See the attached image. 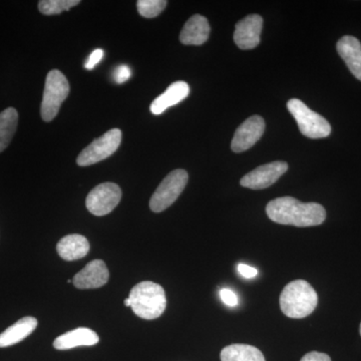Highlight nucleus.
I'll return each instance as SVG.
<instances>
[{"mask_svg": "<svg viewBox=\"0 0 361 361\" xmlns=\"http://www.w3.org/2000/svg\"><path fill=\"white\" fill-rule=\"evenodd\" d=\"M266 213L273 222L296 227L322 225L326 219V211L317 203H302L293 197H281L270 201Z\"/></svg>", "mask_w": 361, "mask_h": 361, "instance_id": "nucleus-1", "label": "nucleus"}, {"mask_svg": "<svg viewBox=\"0 0 361 361\" xmlns=\"http://www.w3.org/2000/svg\"><path fill=\"white\" fill-rule=\"evenodd\" d=\"M280 308L285 315L293 319L307 317L315 310L317 293L305 280H294L284 287L280 294Z\"/></svg>", "mask_w": 361, "mask_h": 361, "instance_id": "nucleus-2", "label": "nucleus"}, {"mask_svg": "<svg viewBox=\"0 0 361 361\" xmlns=\"http://www.w3.org/2000/svg\"><path fill=\"white\" fill-rule=\"evenodd\" d=\"M130 308L142 319L152 320L160 317L167 306V297L161 285L144 281L133 287L129 295Z\"/></svg>", "mask_w": 361, "mask_h": 361, "instance_id": "nucleus-3", "label": "nucleus"}, {"mask_svg": "<svg viewBox=\"0 0 361 361\" xmlns=\"http://www.w3.org/2000/svg\"><path fill=\"white\" fill-rule=\"evenodd\" d=\"M70 94V84L61 71L52 70L47 73L42 97L40 115L44 122H51L58 116L61 104Z\"/></svg>", "mask_w": 361, "mask_h": 361, "instance_id": "nucleus-4", "label": "nucleus"}, {"mask_svg": "<svg viewBox=\"0 0 361 361\" xmlns=\"http://www.w3.org/2000/svg\"><path fill=\"white\" fill-rule=\"evenodd\" d=\"M287 109L295 118L301 134L310 139H323L331 133V126L326 118L308 108L300 99H292Z\"/></svg>", "mask_w": 361, "mask_h": 361, "instance_id": "nucleus-5", "label": "nucleus"}, {"mask_svg": "<svg viewBox=\"0 0 361 361\" xmlns=\"http://www.w3.org/2000/svg\"><path fill=\"white\" fill-rule=\"evenodd\" d=\"M189 176L185 170L178 169L167 176L159 187L149 201V208L153 212L161 213L172 206L177 201L186 187Z\"/></svg>", "mask_w": 361, "mask_h": 361, "instance_id": "nucleus-6", "label": "nucleus"}, {"mask_svg": "<svg viewBox=\"0 0 361 361\" xmlns=\"http://www.w3.org/2000/svg\"><path fill=\"white\" fill-rule=\"evenodd\" d=\"M121 142H122L121 130H109L99 139L94 140L87 148L82 149L77 159L78 165L80 167H87L106 160L118 149Z\"/></svg>", "mask_w": 361, "mask_h": 361, "instance_id": "nucleus-7", "label": "nucleus"}, {"mask_svg": "<svg viewBox=\"0 0 361 361\" xmlns=\"http://www.w3.org/2000/svg\"><path fill=\"white\" fill-rule=\"evenodd\" d=\"M122 190L115 183H103L94 188L87 195L85 205L94 216L110 214L120 203Z\"/></svg>", "mask_w": 361, "mask_h": 361, "instance_id": "nucleus-8", "label": "nucleus"}, {"mask_svg": "<svg viewBox=\"0 0 361 361\" xmlns=\"http://www.w3.org/2000/svg\"><path fill=\"white\" fill-rule=\"evenodd\" d=\"M288 170L286 161H276L265 164L251 171L240 180L241 186L252 190H262L272 186Z\"/></svg>", "mask_w": 361, "mask_h": 361, "instance_id": "nucleus-9", "label": "nucleus"}, {"mask_svg": "<svg viewBox=\"0 0 361 361\" xmlns=\"http://www.w3.org/2000/svg\"><path fill=\"white\" fill-rule=\"evenodd\" d=\"M265 130V121L260 116H252L239 126L232 140L231 149L241 153L251 149L261 139Z\"/></svg>", "mask_w": 361, "mask_h": 361, "instance_id": "nucleus-10", "label": "nucleus"}, {"mask_svg": "<svg viewBox=\"0 0 361 361\" xmlns=\"http://www.w3.org/2000/svg\"><path fill=\"white\" fill-rule=\"evenodd\" d=\"M263 18L258 14H251L239 20L234 32V42L241 49H252L260 44Z\"/></svg>", "mask_w": 361, "mask_h": 361, "instance_id": "nucleus-11", "label": "nucleus"}, {"mask_svg": "<svg viewBox=\"0 0 361 361\" xmlns=\"http://www.w3.org/2000/svg\"><path fill=\"white\" fill-rule=\"evenodd\" d=\"M110 273L103 260L90 261L75 275L73 283L78 289H96L108 283Z\"/></svg>", "mask_w": 361, "mask_h": 361, "instance_id": "nucleus-12", "label": "nucleus"}, {"mask_svg": "<svg viewBox=\"0 0 361 361\" xmlns=\"http://www.w3.org/2000/svg\"><path fill=\"white\" fill-rule=\"evenodd\" d=\"M210 35V25L205 16L195 14L189 18L183 27L180 40L183 44L202 45L205 44Z\"/></svg>", "mask_w": 361, "mask_h": 361, "instance_id": "nucleus-13", "label": "nucleus"}, {"mask_svg": "<svg viewBox=\"0 0 361 361\" xmlns=\"http://www.w3.org/2000/svg\"><path fill=\"white\" fill-rule=\"evenodd\" d=\"M337 52L345 61L349 71L357 80H361V44L351 35L341 37L336 44Z\"/></svg>", "mask_w": 361, "mask_h": 361, "instance_id": "nucleus-14", "label": "nucleus"}, {"mask_svg": "<svg viewBox=\"0 0 361 361\" xmlns=\"http://www.w3.org/2000/svg\"><path fill=\"white\" fill-rule=\"evenodd\" d=\"M99 341V336L94 330L80 327V329L71 330L63 336H59L54 341V348L58 350H68V349L78 348V346L96 345Z\"/></svg>", "mask_w": 361, "mask_h": 361, "instance_id": "nucleus-15", "label": "nucleus"}, {"mask_svg": "<svg viewBox=\"0 0 361 361\" xmlns=\"http://www.w3.org/2000/svg\"><path fill=\"white\" fill-rule=\"evenodd\" d=\"M189 94L190 87L187 82H176L152 103L151 111L154 115H161L167 109L184 101Z\"/></svg>", "mask_w": 361, "mask_h": 361, "instance_id": "nucleus-16", "label": "nucleus"}, {"mask_svg": "<svg viewBox=\"0 0 361 361\" xmlns=\"http://www.w3.org/2000/svg\"><path fill=\"white\" fill-rule=\"evenodd\" d=\"M37 324V318L32 316L21 318L0 334V348H8L23 341L35 331Z\"/></svg>", "mask_w": 361, "mask_h": 361, "instance_id": "nucleus-17", "label": "nucleus"}, {"mask_svg": "<svg viewBox=\"0 0 361 361\" xmlns=\"http://www.w3.org/2000/svg\"><path fill=\"white\" fill-rule=\"evenodd\" d=\"M56 250L63 260H78V259L84 258L87 255L90 251V243L87 239L82 235H68L59 240Z\"/></svg>", "mask_w": 361, "mask_h": 361, "instance_id": "nucleus-18", "label": "nucleus"}, {"mask_svg": "<svg viewBox=\"0 0 361 361\" xmlns=\"http://www.w3.org/2000/svg\"><path fill=\"white\" fill-rule=\"evenodd\" d=\"M221 361H265L264 355L248 344H231L221 351Z\"/></svg>", "mask_w": 361, "mask_h": 361, "instance_id": "nucleus-19", "label": "nucleus"}, {"mask_svg": "<svg viewBox=\"0 0 361 361\" xmlns=\"http://www.w3.org/2000/svg\"><path fill=\"white\" fill-rule=\"evenodd\" d=\"M18 114L16 109L8 108L0 113V153L11 144L16 132Z\"/></svg>", "mask_w": 361, "mask_h": 361, "instance_id": "nucleus-20", "label": "nucleus"}, {"mask_svg": "<svg viewBox=\"0 0 361 361\" xmlns=\"http://www.w3.org/2000/svg\"><path fill=\"white\" fill-rule=\"evenodd\" d=\"M80 4V0H42L39 2V9L44 16H54L68 11Z\"/></svg>", "mask_w": 361, "mask_h": 361, "instance_id": "nucleus-21", "label": "nucleus"}, {"mask_svg": "<svg viewBox=\"0 0 361 361\" xmlns=\"http://www.w3.org/2000/svg\"><path fill=\"white\" fill-rule=\"evenodd\" d=\"M166 0H139L137 2V11L146 18H154L160 16L167 6Z\"/></svg>", "mask_w": 361, "mask_h": 361, "instance_id": "nucleus-22", "label": "nucleus"}, {"mask_svg": "<svg viewBox=\"0 0 361 361\" xmlns=\"http://www.w3.org/2000/svg\"><path fill=\"white\" fill-rule=\"evenodd\" d=\"M130 70L129 66H121L114 73V80L116 84H123L130 78Z\"/></svg>", "mask_w": 361, "mask_h": 361, "instance_id": "nucleus-23", "label": "nucleus"}, {"mask_svg": "<svg viewBox=\"0 0 361 361\" xmlns=\"http://www.w3.org/2000/svg\"><path fill=\"white\" fill-rule=\"evenodd\" d=\"M220 297L226 305L232 306L233 307V306H236L238 304V298H237L236 294L230 289L223 288L220 291Z\"/></svg>", "mask_w": 361, "mask_h": 361, "instance_id": "nucleus-24", "label": "nucleus"}, {"mask_svg": "<svg viewBox=\"0 0 361 361\" xmlns=\"http://www.w3.org/2000/svg\"><path fill=\"white\" fill-rule=\"evenodd\" d=\"M103 56V49H96V51H92V54L90 56L89 61H87V63L85 65V68H87V70H92V68L102 61Z\"/></svg>", "mask_w": 361, "mask_h": 361, "instance_id": "nucleus-25", "label": "nucleus"}, {"mask_svg": "<svg viewBox=\"0 0 361 361\" xmlns=\"http://www.w3.org/2000/svg\"><path fill=\"white\" fill-rule=\"evenodd\" d=\"M300 361H331V358L325 353L312 351V353L304 355Z\"/></svg>", "mask_w": 361, "mask_h": 361, "instance_id": "nucleus-26", "label": "nucleus"}, {"mask_svg": "<svg viewBox=\"0 0 361 361\" xmlns=\"http://www.w3.org/2000/svg\"><path fill=\"white\" fill-rule=\"evenodd\" d=\"M238 271L240 275H242L244 278H247V279H251V278L256 277L258 275L257 269L246 264H239Z\"/></svg>", "mask_w": 361, "mask_h": 361, "instance_id": "nucleus-27", "label": "nucleus"}, {"mask_svg": "<svg viewBox=\"0 0 361 361\" xmlns=\"http://www.w3.org/2000/svg\"><path fill=\"white\" fill-rule=\"evenodd\" d=\"M125 305L128 306V307H130V305H132L129 297H128L127 299H125Z\"/></svg>", "mask_w": 361, "mask_h": 361, "instance_id": "nucleus-28", "label": "nucleus"}, {"mask_svg": "<svg viewBox=\"0 0 361 361\" xmlns=\"http://www.w3.org/2000/svg\"><path fill=\"white\" fill-rule=\"evenodd\" d=\"M360 336H361V323H360Z\"/></svg>", "mask_w": 361, "mask_h": 361, "instance_id": "nucleus-29", "label": "nucleus"}]
</instances>
